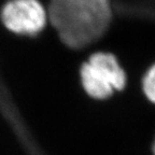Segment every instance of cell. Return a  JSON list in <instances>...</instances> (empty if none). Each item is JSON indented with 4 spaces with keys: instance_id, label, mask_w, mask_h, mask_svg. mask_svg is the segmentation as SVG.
<instances>
[{
    "instance_id": "cell-2",
    "label": "cell",
    "mask_w": 155,
    "mask_h": 155,
    "mask_svg": "<svg viewBox=\"0 0 155 155\" xmlns=\"http://www.w3.org/2000/svg\"><path fill=\"white\" fill-rule=\"evenodd\" d=\"M80 77L86 94L95 99L109 98L126 85L125 71L115 56L107 52L93 54L81 66Z\"/></svg>"
},
{
    "instance_id": "cell-3",
    "label": "cell",
    "mask_w": 155,
    "mask_h": 155,
    "mask_svg": "<svg viewBox=\"0 0 155 155\" xmlns=\"http://www.w3.org/2000/svg\"><path fill=\"white\" fill-rule=\"evenodd\" d=\"M0 18L9 31L31 37L40 34L48 22L46 8L40 0H8Z\"/></svg>"
},
{
    "instance_id": "cell-5",
    "label": "cell",
    "mask_w": 155,
    "mask_h": 155,
    "mask_svg": "<svg viewBox=\"0 0 155 155\" xmlns=\"http://www.w3.org/2000/svg\"><path fill=\"white\" fill-rule=\"evenodd\" d=\"M153 153H154V155H155V142H154V145H153Z\"/></svg>"
},
{
    "instance_id": "cell-1",
    "label": "cell",
    "mask_w": 155,
    "mask_h": 155,
    "mask_svg": "<svg viewBox=\"0 0 155 155\" xmlns=\"http://www.w3.org/2000/svg\"><path fill=\"white\" fill-rule=\"evenodd\" d=\"M46 12L61 41L71 48L101 38L113 15L111 0H48Z\"/></svg>"
},
{
    "instance_id": "cell-4",
    "label": "cell",
    "mask_w": 155,
    "mask_h": 155,
    "mask_svg": "<svg viewBox=\"0 0 155 155\" xmlns=\"http://www.w3.org/2000/svg\"><path fill=\"white\" fill-rule=\"evenodd\" d=\"M142 88L148 99L155 104V65H153L145 73L142 80Z\"/></svg>"
}]
</instances>
